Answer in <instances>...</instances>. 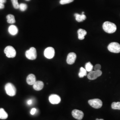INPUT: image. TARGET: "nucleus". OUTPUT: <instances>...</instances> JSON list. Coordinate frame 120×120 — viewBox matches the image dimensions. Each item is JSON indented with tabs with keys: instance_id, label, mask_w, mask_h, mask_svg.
<instances>
[{
	"instance_id": "26",
	"label": "nucleus",
	"mask_w": 120,
	"mask_h": 120,
	"mask_svg": "<svg viewBox=\"0 0 120 120\" xmlns=\"http://www.w3.org/2000/svg\"><path fill=\"white\" fill-rule=\"evenodd\" d=\"M37 109H35V108H33L31 110V111H30V113L31 115H34L36 112Z\"/></svg>"
},
{
	"instance_id": "6",
	"label": "nucleus",
	"mask_w": 120,
	"mask_h": 120,
	"mask_svg": "<svg viewBox=\"0 0 120 120\" xmlns=\"http://www.w3.org/2000/svg\"><path fill=\"white\" fill-rule=\"evenodd\" d=\"M88 103L91 106L95 109H100L102 106V102L99 99H94L90 100Z\"/></svg>"
},
{
	"instance_id": "23",
	"label": "nucleus",
	"mask_w": 120,
	"mask_h": 120,
	"mask_svg": "<svg viewBox=\"0 0 120 120\" xmlns=\"http://www.w3.org/2000/svg\"><path fill=\"white\" fill-rule=\"evenodd\" d=\"M27 9V5L26 4L21 3V4H19V9L22 12L26 11Z\"/></svg>"
},
{
	"instance_id": "13",
	"label": "nucleus",
	"mask_w": 120,
	"mask_h": 120,
	"mask_svg": "<svg viewBox=\"0 0 120 120\" xmlns=\"http://www.w3.org/2000/svg\"><path fill=\"white\" fill-rule=\"evenodd\" d=\"M44 84L43 82L40 81H36L34 84L33 85V88L36 91H40L43 89Z\"/></svg>"
},
{
	"instance_id": "16",
	"label": "nucleus",
	"mask_w": 120,
	"mask_h": 120,
	"mask_svg": "<svg viewBox=\"0 0 120 120\" xmlns=\"http://www.w3.org/2000/svg\"><path fill=\"white\" fill-rule=\"evenodd\" d=\"M9 32L10 34L14 36L17 34L18 30L17 27L16 26L11 25L9 27Z\"/></svg>"
},
{
	"instance_id": "22",
	"label": "nucleus",
	"mask_w": 120,
	"mask_h": 120,
	"mask_svg": "<svg viewBox=\"0 0 120 120\" xmlns=\"http://www.w3.org/2000/svg\"><path fill=\"white\" fill-rule=\"evenodd\" d=\"M13 7L15 9H19V4L18 2V0H11Z\"/></svg>"
},
{
	"instance_id": "20",
	"label": "nucleus",
	"mask_w": 120,
	"mask_h": 120,
	"mask_svg": "<svg viewBox=\"0 0 120 120\" xmlns=\"http://www.w3.org/2000/svg\"><path fill=\"white\" fill-rule=\"evenodd\" d=\"M85 67H86V69L87 72H90L91 71H93V65L90 62H88L86 64Z\"/></svg>"
},
{
	"instance_id": "5",
	"label": "nucleus",
	"mask_w": 120,
	"mask_h": 120,
	"mask_svg": "<svg viewBox=\"0 0 120 120\" xmlns=\"http://www.w3.org/2000/svg\"><path fill=\"white\" fill-rule=\"evenodd\" d=\"M108 49L112 52L119 53L120 52V45L117 42H112L109 45Z\"/></svg>"
},
{
	"instance_id": "8",
	"label": "nucleus",
	"mask_w": 120,
	"mask_h": 120,
	"mask_svg": "<svg viewBox=\"0 0 120 120\" xmlns=\"http://www.w3.org/2000/svg\"><path fill=\"white\" fill-rule=\"evenodd\" d=\"M102 74V72L100 70H97V71H92L89 72L88 74L87 77L90 80H94L97 79L99 77H100Z\"/></svg>"
},
{
	"instance_id": "25",
	"label": "nucleus",
	"mask_w": 120,
	"mask_h": 120,
	"mask_svg": "<svg viewBox=\"0 0 120 120\" xmlns=\"http://www.w3.org/2000/svg\"><path fill=\"white\" fill-rule=\"evenodd\" d=\"M101 69V65L100 64H97L95 65L94 69L95 71L100 70Z\"/></svg>"
},
{
	"instance_id": "1",
	"label": "nucleus",
	"mask_w": 120,
	"mask_h": 120,
	"mask_svg": "<svg viewBox=\"0 0 120 120\" xmlns=\"http://www.w3.org/2000/svg\"><path fill=\"white\" fill-rule=\"evenodd\" d=\"M103 29L106 33L111 34L116 32V26L112 22H106L103 23Z\"/></svg>"
},
{
	"instance_id": "31",
	"label": "nucleus",
	"mask_w": 120,
	"mask_h": 120,
	"mask_svg": "<svg viewBox=\"0 0 120 120\" xmlns=\"http://www.w3.org/2000/svg\"><path fill=\"white\" fill-rule=\"evenodd\" d=\"M27 0V1H29V0Z\"/></svg>"
},
{
	"instance_id": "4",
	"label": "nucleus",
	"mask_w": 120,
	"mask_h": 120,
	"mask_svg": "<svg viewBox=\"0 0 120 120\" xmlns=\"http://www.w3.org/2000/svg\"><path fill=\"white\" fill-rule=\"evenodd\" d=\"M4 52L8 58H13L16 55V51L15 49L11 46H8L5 48Z\"/></svg>"
},
{
	"instance_id": "28",
	"label": "nucleus",
	"mask_w": 120,
	"mask_h": 120,
	"mask_svg": "<svg viewBox=\"0 0 120 120\" xmlns=\"http://www.w3.org/2000/svg\"><path fill=\"white\" fill-rule=\"evenodd\" d=\"M6 2V0H0V3L4 4Z\"/></svg>"
},
{
	"instance_id": "3",
	"label": "nucleus",
	"mask_w": 120,
	"mask_h": 120,
	"mask_svg": "<svg viewBox=\"0 0 120 120\" xmlns=\"http://www.w3.org/2000/svg\"><path fill=\"white\" fill-rule=\"evenodd\" d=\"M26 56L29 60H35L37 57L36 49L34 47L30 48V49L26 51Z\"/></svg>"
},
{
	"instance_id": "12",
	"label": "nucleus",
	"mask_w": 120,
	"mask_h": 120,
	"mask_svg": "<svg viewBox=\"0 0 120 120\" xmlns=\"http://www.w3.org/2000/svg\"><path fill=\"white\" fill-rule=\"evenodd\" d=\"M26 82L28 85H33L36 82L35 76L33 74H30L26 78Z\"/></svg>"
},
{
	"instance_id": "19",
	"label": "nucleus",
	"mask_w": 120,
	"mask_h": 120,
	"mask_svg": "<svg viewBox=\"0 0 120 120\" xmlns=\"http://www.w3.org/2000/svg\"><path fill=\"white\" fill-rule=\"evenodd\" d=\"M87 75V71L86 69L83 67H81L80 69V72L78 74V76L80 78L84 77Z\"/></svg>"
},
{
	"instance_id": "10",
	"label": "nucleus",
	"mask_w": 120,
	"mask_h": 120,
	"mask_svg": "<svg viewBox=\"0 0 120 120\" xmlns=\"http://www.w3.org/2000/svg\"><path fill=\"white\" fill-rule=\"evenodd\" d=\"M77 58V55L74 52H70L68 54L67 59H66V62L67 64H73L74 63L76 59Z\"/></svg>"
},
{
	"instance_id": "27",
	"label": "nucleus",
	"mask_w": 120,
	"mask_h": 120,
	"mask_svg": "<svg viewBox=\"0 0 120 120\" xmlns=\"http://www.w3.org/2000/svg\"><path fill=\"white\" fill-rule=\"evenodd\" d=\"M4 8V4H3L0 3V9H3Z\"/></svg>"
},
{
	"instance_id": "7",
	"label": "nucleus",
	"mask_w": 120,
	"mask_h": 120,
	"mask_svg": "<svg viewBox=\"0 0 120 120\" xmlns=\"http://www.w3.org/2000/svg\"><path fill=\"white\" fill-rule=\"evenodd\" d=\"M44 54L48 59H52L55 55V50L54 48L51 47L47 48L44 51Z\"/></svg>"
},
{
	"instance_id": "11",
	"label": "nucleus",
	"mask_w": 120,
	"mask_h": 120,
	"mask_svg": "<svg viewBox=\"0 0 120 120\" xmlns=\"http://www.w3.org/2000/svg\"><path fill=\"white\" fill-rule=\"evenodd\" d=\"M49 101L52 104H58L60 102L61 99L57 95L52 94L49 97Z\"/></svg>"
},
{
	"instance_id": "30",
	"label": "nucleus",
	"mask_w": 120,
	"mask_h": 120,
	"mask_svg": "<svg viewBox=\"0 0 120 120\" xmlns=\"http://www.w3.org/2000/svg\"><path fill=\"white\" fill-rule=\"evenodd\" d=\"M96 120H104L103 119H99L98 118H97V119H96Z\"/></svg>"
},
{
	"instance_id": "2",
	"label": "nucleus",
	"mask_w": 120,
	"mask_h": 120,
	"mask_svg": "<svg viewBox=\"0 0 120 120\" xmlns=\"http://www.w3.org/2000/svg\"><path fill=\"white\" fill-rule=\"evenodd\" d=\"M5 90L6 94L9 96L13 97L16 94L17 90L15 86L11 83H7L5 86Z\"/></svg>"
},
{
	"instance_id": "17",
	"label": "nucleus",
	"mask_w": 120,
	"mask_h": 120,
	"mask_svg": "<svg viewBox=\"0 0 120 120\" xmlns=\"http://www.w3.org/2000/svg\"><path fill=\"white\" fill-rule=\"evenodd\" d=\"M8 113L5 111L4 109H0V119L4 120L8 118Z\"/></svg>"
},
{
	"instance_id": "18",
	"label": "nucleus",
	"mask_w": 120,
	"mask_h": 120,
	"mask_svg": "<svg viewBox=\"0 0 120 120\" xmlns=\"http://www.w3.org/2000/svg\"><path fill=\"white\" fill-rule=\"evenodd\" d=\"M6 18L7 20V22L9 24H13L16 22L14 16L12 14L8 15L6 16Z\"/></svg>"
},
{
	"instance_id": "14",
	"label": "nucleus",
	"mask_w": 120,
	"mask_h": 120,
	"mask_svg": "<svg viewBox=\"0 0 120 120\" xmlns=\"http://www.w3.org/2000/svg\"><path fill=\"white\" fill-rule=\"evenodd\" d=\"M74 16L76 18V20L77 22H81L84 20H85L86 18V15L84 14V12H83L82 13V15L79 14L78 13H75Z\"/></svg>"
},
{
	"instance_id": "15",
	"label": "nucleus",
	"mask_w": 120,
	"mask_h": 120,
	"mask_svg": "<svg viewBox=\"0 0 120 120\" xmlns=\"http://www.w3.org/2000/svg\"><path fill=\"white\" fill-rule=\"evenodd\" d=\"M77 34L78 35V39L80 40H82L85 39V37L87 34V32L83 29H80L78 30Z\"/></svg>"
},
{
	"instance_id": "21",
	"label": "nucleus",
	"mask_w": 120,
	"mask_h": 120,
	"mask_svg": "<svg viewBox=\"0 0 120 120\" xmlns=\"http://www.w3.org/2000/svg\"><path fill=\"white\" fill-rule=\"evenodd\" d=\"M111 107L113 109L120 110V102H113L111 105Z\"/></svg>"
},
{
	"instance_id": "29",
	"label": "nucleus",
	"mask_w": 120,
	"mask_h": 120,
	"mask_svg": "<svg viewBox=\"0 0 120 120\" xmlns=\"http://www.w3.org/2000/svg\"><path fill=\"white\" fill-rule=\"evenodd\" d=\"M32 102H33V101H32V100H29V101H28L27 103H28V105H31V104H32Z\"/></svg>"
},
{
	"instance_id": "24",
	"label": "nucleus",
	"mask_w": 120,
	"mask_h": 120,
	"mask_svg": "<svg viewBox=\"0 0 120 120\" xmlns=\"http://www.w3.org/2000/svg\"><path fill=\"white\" fill-rule=\"evenodd\" d=\"M74 0H60V3L61 4H69L72 2Z\"/></svg>"
},
{
	"instance_id": "9",
	"label": "nucleus",
	"mask_w": 120,
	"mask_h": 120,
	"mask_svg": "<svg viewBox=\"0 0 120 120\" xmlns=\"http://www.w3.org/2000/svg\"><path fill=\"white\" fill-rule=\"evenodd\" d=\"M72 114L74 118L78 120H82L84 116V113L83 112L76 109L73 110Z\"/></svg>"
}]
</instances>
